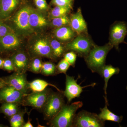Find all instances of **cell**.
Listing matches in <instances>:
<instances>
[{
    "mask_svg": "<svg viewBox=\"0 0 127 127\" xmlns=\"http://www.w3.org/2000/svg\"><path fill=\"white\" fill-rule=\"evenodd\" d=\"M31 119H30V116L28 117V120L27 122L25 123V124L22 127H33V126L31 122Z\"/></svg>",
    "mask_w": 127,
    "mask_h": 127,
    "instance_id": "obj_35",
    "label": "cell"
},
{
    "mask_svg": "<svg viewBox=\"0 0 127 127\" xmlns=\"http://www.w3.org/2000/svg\"><path fill=\"white\" fill-rule=\"evenodd\" d=\"M70 64L64 59H62L56 66L57 73H63L66 74L67 71L70 67Z\"/></svg>",
    "mask_w": 127,
    "mask_h": 127,
    "instance_id": "obj_28",
    "label": "cell"
},
{
    "mask_svg": "<svg viewBox=\"0 0 127 127\" xmlns=\"http://www.w3.org/2000/svg\"><path fill=\"white\" fill-rule=\"evenodd\" d=\"M15 73L4 81L6 85L13 87L25 94H28L30 90L29 82L27 81L26 73Z\"/></svg>",
    "mask_w": 127,
    "mask_h": 127,
    "instance_id": "obj_10",
    "label": "cell"
},
{
    "mask_svg": "<svg viewBox=\"0 0 127 127\" xmlns=\"http://www.w3.org/2000/svg\"><path fill=\"white\" fill-rule=\"evenodd\" d=\"M41 73L47 76L57 75L56 66L55 64L50 62L44 63L42 65Z\"/></svg>",
    "mask_w": 127,
    "mask_h": 127,
    "instance_id": "obj_25",
    "label": "cell"
},
{
    "mask_svg": "<svg viewBox=\"0 0 127 127\" xmlns=\"http://www.w3.org/2000/svg\"><path fill=\"white\" fill-rule=\"evenodd\" d=\"M21 42L14 32L0 38V51L4 52L17 51L21 46Z\"/></svg>",
    "mask_w": 127,
    "mask_h": 127,
    "instance_id": "obj_14",
    "label": "cell"
},
{
    "mask_svg": "<svg viewBox=\"0 0 127 127\" xmlns=\"http://www.w3.org/2000/svg\"><path fill=\"white\" fill-rule=\"evenodd\" d=\"M48 86L54 87L59 92H62L61 90L54 84H51L42 79H36L29 82V88L33 92H42L47 88Z\"/></svg>",
    "mask_w": 127,
    "mask_h": 127,
    "instance_id": "obj_21",
    "label": "cell"
},
{
    "mask_svg": "<svg viewBox=\"0 0 127 127\" xmlns=\"http://www.w3.org/2000/svg\"><path fill=\"white\" fill-rule=\"evenodd\" d=\"M77 54L74 52L70 51L64 55V58L67 61L71 66L74 67L76 60Z\"/></svg>",
    "mask_w": 127,
    "mask_h": 127,
    "instance_id": "obj_30",
    "label": "cell"
},
{
    "mask_svg": "<svg viewBox=\"0 0 127 127\" xmlns=\"http://www.w3.org/2000/svg\"><path fill=\"white\" fill-rule=\"evenodd\" d=\"M83 104L81 101L65 104L55 118L48 122V125L51 127H73L76 112Z\"/></svg>",
    "mask_w": 127,
    "mask_h": 127,
    "instance_id": "obj_2",
    "label": "cell"
},
{
    "mask_svg": "<svg viewBox=\"0 0 127 127\" xmlns=\"http://www.w3.org/2000/svg\"><path fill=\"white\" fill-rule=\"evenodd\" d=\"M1 111L2 113L9 117L12 116L9 103H4L0 107Z\"/></svg>",
    "mask_w": 127,
    "mask_h": 127,
    "instance_id": "obj_33",
    "label": "cell"
},
{
    "mask_svg": "<svg viewBox=\"0 0 127 127\" xmlns=\"http://www.w3.org/2000/svg\"><path fill=\"white\" fill-rule=\"evenodd\" d=\"M70 20V26L77 35L88 33L87 23L80 7L76 12L71 15Z\"/></svg>",
    "mask_w": 127,
    "mask_h": 127,
    "instance_id": "obj_13",
    "label": "cell"
},
{
    "mask_svg": "<svg viewBox=\"0 0 127 127\" xmlns=\"http://www.w3.org/2000/svg\"><path fill=\"white\" fill-rule=\"evenodd\" d=\"M20 0H0V19L9 17L18 6Z\"/></svg>",
    "mask_w": 127,
    "mask_h": 127,
    "instance_id": "obj_18",
    "label": "cell"
},
{
    "mask_svg": "<svg viewBox=\"0 0 127 127\" xmlns=\"http://www.w3.org/2000/svg\"><path fill=\"white\" fill-rule=\"evenodd\" d=\"M43 63L40 58L36 57L30 62L27 71L36 74L40 73Z\"/></svg>",
    "mask_w": 127,
    "mask_h": 127,
    "instance_id": "obj_24",
    "label": "cell"
},
{
    "mask_svg": "<svg viewBox=\"0 0 127 127\" xmlns=\"http://www.w3.org/2000/svg\"><path fill=\"white\" fill-rule=\"evenodd\" d=\"M95 45L88 33L77 35L65 47L66 50L74 52L78 56L84 58Z\"/></svg>",
    "mask_w": 127,
    "mask_h": 127,
    "instance_id": "obj_3",
    "label": "cell"
},
{
    "mask_svg": "<svg viewBox=\"0 0 127 127\" xmlns=\"http://www.w3.org/2000/svg\"><path fill=\"white\" fill-rule=\"evenodd\" d=\"M29 23L32 30L45 27L48 24L47 20L43 14L32 8L30 11Z\"/></svg>",
    "mask_w": 127,
    "mask_h": 127,
    "instance_id": "obj_16",
    "label": "cell"
},
{
    "mask_svg": "<svg viewBox=\"0 0 127 127\" xmlns=\"http://www.w3.org/2000/svg\"><path fill=\"white\" fill-rule=\"evenodd\" d=\"M25 94L13 87L6 85L0 90V101L21 104Z\"/></svg>",
    "mask_w": 127,
    "mask_h": 127,
    "instance_id": "obj_11",
    "label": "cell"
},
{
    "mask_svg": "<svg viewBox=\"0 0 127 127\" xmlns=\"http://www.w3.org/2000/svg\"><path fill=\"white\" fill-rule=\"evenodd\" d=\"M54 35L60 42H70L77 35L70 26H66L56 28Z\"/></svg>",
    "mask_w": 127,
    "mask_h": 127,
    "instance_id": "obj_17",
    "label": "cell"
},
{
    "mask_svg": "<svg viewBox=\"0 0 127 127\" xmlns=\"http://www.w3.org/2000/svg\"><path fill=\"white\" fill-rule=\"evenodd\" d=\"M71 9L69 7L56 6L52 10L51 12V16L52 18L59 17L65 15H67L70 13Z\"/></svg>",
    "mask_w": 127,
    "mask_h": 127,
    "instance_id": "obj_26",
    "label": "cell"
},
{
    "mask_svg": "<svg viewBox=\"0 0 127 127\" xmlns=\"http://www.w3.org/2000/svg\"></svg>",
    "mask_w": 127,
    "mask_h": 127,
    "instance_id": "obj_39",
    "label": "cell"
},
{
    "mask_svg": "<svg viewBox=\"0 0 127 127\" xmlns=\"http://www.w3.org/2000/svg\"><path fill=\"white\" fill-rule=\"evenodd\" d=\"M113 47L108 42L103 46L95 45L84 58L88 67L93 73L99 74L105 65L107 55Z\"/></svg>",
    "mask_w": 127,
    "mask_h": 127,
    "instance_id": "obj_1",
    "label": "cell"
},
{
    "mask_svg": "<svg viewBox=\"0 0 127 127\" xmlns=\"http://www.w3.org/2000/svg\"><path fill=\"white\" fill-rule=\"evenodd\" d=\"M4 60H2V59L0 58V68H2L3 67V63Z\"/></svg>",
    "mask_w": 127,
    "mask_h": 127,
    "instance_id": "obj_37",
    "label": "cell"
},
{
    "mask_svg": "<svg viewBox=\"0 0 127 127\" xmlns=\"http://www.w3.org/2000/svg\"><path fill=\"white\" fill-rule=\"evenodd\" d=\"M31 8L29 6H25L18 11L14 16L13 19L14 25L21 33H28L32 31L29 23V17Z\"/></svg>",
    "mask_w": 127,
    "mask_h": 127,
    "instance_id": "obj_9",
    "label": "cell"
},
{
    "mask_svg": "<svg viewBox=\"0 0 127 127\" xmlns=\"http://www.w3.org/2000/svg\"><path fill=\"white\" fill-rule=\"evenodd\" d=\"M3 127V126H2V125H0V127Z\"/></svg>",
    "mask_w": 127,
    "mask_h": 127,
    "instance_id": "obj_38",
    "label": "cell"
},
{
    "mask_svg": "<svg viewBox=\"0 0 127 127\" xmlns=\"http://www.w3.org/2000/svg\"><path fill=\"white\" fill-rule=\"evenodd\" d=\"M104 123L97 114L82 110L76 114L73 127H103L105 125Z\"/></svg>",
    "mask_w": 127,
    "mask_h": 127,
    "instance_id": "obj_5",
    "label": "cell"
},
{
    "mask_svg": "<svg viewBox=\"0 0 127 127\" xmlns=\"http://www.w3.org/2000/svg\"><path fill=\"white\" fill-rule=\"evenodd\" d=\"M127 35V22L123 21H116L110 27L108 42L116 50H119V44L127 43L124 41Z\"/></svg>",
    "mask_w": 127,
    "mask_h": 127,
    "instance_id": "obj_7",
    "label": "cell"
},
{
    "mask_svg": "<svg viewBox=\"0 0 127 127\" xmlns=\"http://www.w3.org/2000/svg\"><path fill=\"white\" fill-rule=\"evenodd\" d=\"M50 42L52 50L53 59H58L62 56L66 50L65 46L64 45L57 39H53Z\"/></svg>",
    "mask_w": 127,
    "mask_h": 127,
    "instance_id": "obj_22",
    "label": "cell"
},
{
    "mask_svg": "<svg viewBox=\"0 0 127 127\" xmlns=\"http://www.w3.org/2000/svg\"><path fill=\"white\" fill-rule=\"evenodd\" d=\"M51 92L50 89L46 88L42 92L28 94L24 97L22 105L32 107L37 111L42 112Z\"/></svg>",
    "mask_w": 127,
    "mask_h": 127,
    "instance_id": "obj_6",
    "label": "cell"
},
{
    "mask_svg": "<svg viewBox=\"0 0 127 127\" xmlns=\"http://www.w3.org/2000/svg\"><path fill=\"white\" fill-rule=\"evenodd\" d=\"M120 72V69L118 67H115L111 65L105 64L100 71L99 75L104 78V89L105 97L104 99H107V89L108 81L109 79L114 75H117Z\"/></svg>",
    "mask_w": 127,
    "mask_h": 127,
    "instance_id": "obj_19",
    "label": "cell"
},
{
    "mask_svg": "<svg viewBox=\"0 0 127 127\" xmlns=\"http://www.w3.org/2000/svg\"><path fill=\"white\" fill-rule=\"evenodd\" d=\"M30 51L35 57H43L53 59L50 42L45 39H40L36 41L30 48Z\"/></svg>",
    "mask_w": 127,
    "mask_h": 127,
    "instance_id": "obj_12",
    "label": "cell"
},
{
    "mask_svg": "<svg viewBox=\"0 0 127 127\" xmlns=\"http://www.w3.org/2000/svg\"><path fill=\"white\" fill-rule=\"evenodd\" d=\"M6 85L4 80H0V90Z\"/></svg>",
    "mask_w": 127,
    "mask_h": 127,
    "instance_id": "obj_36",
    "label": "cell"
},
{
    "mask_svg": "<svg viewBox=\"0 0 127 127\" xmlns=\"http://www.w3.org/2000/svg\"><path fill=\"white\" fill-rule=\"evenodd\" d=\"M74 0H52V3L55 6L69 7L72 9Z\"/></svg>",
    "mask_w": 127,
    "mask_h": 127,
    "instance_id": "obj_29",
    "label": "cell"
},
{
    "mask_svg": "<svg viewBox=\"0 0 127 127\" xmlns=\"http://www.w3.org/2000/svg\"><path fill=\"white\" fill-rule=\"evenodd\" d=\"M27 112L26 109L20 110L17 113L10 117V124L11 127H22L25 122L24 119L25 114Z\"/></svg>",
    "mask_w": 127,
    "mask_h": 127,
    "instance_id": "obj_23",
    "label": "cell"
},
{
    "mask_svg": "<svg viewBox=\"0 0 127 127\" xmlns=\"http://www.w3.org/2000/svg\"><path fill=\"white\" fill-rule=\"evenodd\" d=\"M2 67L5 70L9 71H15L14 64L11 59H6L4 60Z\"/></svg>",
    "mask_w": 127,
    "mask_h": 127,
    "instance_id": "obj_32",
    "label": "cell"
},
{
    "mask_svg": "<svg viewBox=\"0 0 127 127\" xmlns=\"http://www.w3.org/2000/svg\"><path fill=\"white\" fill-rule=\"evenodd\" d=\"M15 68V72L26 73L30 61L28 56L24 52H17L11 58Z\"/></svg>",
    "mask_w": 127,
    "mask_h": 127,
    "instance_id": "obj_15",
    "label": "cell"
},
{
    "mask_svg": "<svg viewBox=\"0 0 127 127\" xmlns=\"http://www.w3.org/2000/svg\"><path fill=\"white\" fill-rule=\"evenodd\" d=\"M95 84L93 83L85 86H81L78 84L77 80H75L74 77L66 74V88L63 94L67 99V104H69L75 98L79 97L83 92V88L87 87H94Z\"/></svg>",
    "mask_w": 127,
    "mask_h": 127,
    "instance_id": "obj_8",
    "label": "cell"
},
{
    "mask_svg": "<svg viewBox=\"0 0 127 127\" xmlns=\"http://www.w3.org/2000/svg\"><path fill=\"white\" fill-rule=\"evenodd\" d=\"M105 106L103 108H100V113L98 114V117L103 121H109L120 123L122 121V116H118L112 112L108 108V101H105Z\"/></svg>",
    "mask_w": 127,
    "mask_h": 127,
    "instance_id": "obj_20",
    "label": "cell"
},
{
    "mask_svg": "<svg viewBox=\"0 0 127 127\" xmlns=\"http://www.w3.org/2000/svg\"><path fill=\"white\" fill-rule=\"evenodd\" d=\"M70 18L67 15L52 18V25L56 28L70 25Z\"/></svg>",
    "mask_w": 127,
    "mask_h": 127,
    "instance_id": "obj_27",
    "label": "cell"
},
{
    "mask_svg": "<svg viewBox=\"0 0 127 127\" xmlns=\"http://www.w3.org/2000/svg\"><path fill=\"white\" fill-rule=\"evenodd\" d=\"M37 7L41 10H45L47 8L46 0H35Z\"/></svg>",
    "mask_w": 127,
    "mask_h": 127,
    "instance_id": "obj_34",
    "label": "cell"
},
{
    "mask_svg": "<svg viewBox=\"0 0 127 127\" xmlns=\"http://www.w3.org/2000/svg\"><path fill=\"white\" fill-rule=\"evenodd\" d=\"M14 32L13 30L4 23L0 22V38L7 34Z\"/></svg>",
    "mask_w": 127,
    "mask_h": 127,
    "instance_id": "obj_31",
    "label": "cell"
},
{
    "mask_svg": "<svg viewBox=\"0 0 127 127\" xmlns=\"http://www.w3.org/2000/svg\"><path fill=\"white\" fill-rule=\"evenodd\" d=\"M63 92L52 91L42 112L45 120L51 121L59 113L65 104Z\"/></svg>",
    "mask_w": 127,
    "mask_h": 127,
    "instance_id": "obj_4",
    "label": "cell"
}]
</instances>
